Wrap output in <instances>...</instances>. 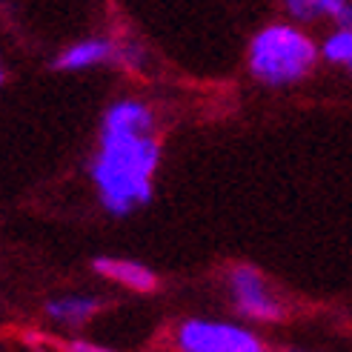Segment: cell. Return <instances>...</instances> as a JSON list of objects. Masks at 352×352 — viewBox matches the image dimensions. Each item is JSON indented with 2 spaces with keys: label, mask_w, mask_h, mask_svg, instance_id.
I'll list each match as a JSON object with an SVG mask.
<instances>
[{
  "label": "cell",
  "mask_w": 352,
  "mask_h": 352,
  "mask_svg": "<svg viewBox=\"0 0 352 352\" xmlns=\"http://www.w3.org/2000/svg\"><path fill=\"white\" fill-rule=\"evenodd\" d=\"M63 352H115V349L100 346V344H89V341H66Z\"/></svg>",
  "instance_id": "11"
},
{
  "label": "cell",
  "mask_w": 352,
  "mask_h": 352,
  "mask_svg": "<svg viewBox=\"0 0 352 352\" xmlns=\"http://www.w3.org/2000/svg\"><path fill=\"white\" fill-rule=\"evenodd\" d=\"M98 309H100V301L92 295H63V298H55V301L46 304V315L63 327H80L89 321Z\"/></svg>",
  "instance_id": "7"
},
{
  "label": "cell",
  "mask_w": 352,
  "mask_h": 352,
  "mask_svg": "<svg viewBox=\"0 0 352 352\" xmlns=\"http://www.w3.org/2000/svg\"><path fill=\"white\" fill-rule=\"evenodd\" d=\"M246 60L255 80L267 86H289L312 75L318 63V46L292 23H270L252 38Z\"/></svg>",
  "instance_id": "2"
},
{
  "label": "cell",
  "mask_w": 352,
  "mask_h": 352,
  "mask_svg": "<svg viewBox=\"0 0 352 352\" xmlns=\"http://www.w3.org/2000/svg\"><path fill=\"white\" fill-rule=\"evenodd\" d=\"M115 55V43L107 38H86L78 41L72 46H66L60 55L55 58V66L60 72H83V69H92L107 63Z\"/></svg>",
  "instance_id": "6"
},
{
  "label": "cell",
  "mask_w": 352,
  "mask_h": 352,
  "mask_svg": "<svg viewBox=\"0 0 352 352\" xmlns=\"http://www.w3.org/2000/svg\"><path fill=\"white\" fill-rule=\"evenodd\" d=\"M178 349L181 352H267L255 332L221 324V321H184L178 329Z\"/></svg>",
  "instance_id": "3"
},
{
  "label": "cell",
  "mask_w": 352,
  "mask_h": 352,
  "mask_svg": "<svg viewBox=\"0 0 352 352\" xmlns=\"http://www.w3.org/2000/svg\"><path fill=\"white\" fill-rule=\"evenodd\" d=\"M0 83H3V69H0Z\"/></svg>",
  "instance_id": "12"
},
{
  "label": "cell",
  "mask_w": 352,
  "mask_h": 352,
  "mask_svg": "<svg viewBox=\"0 0 352 352\" xmlns=\"http://www.w3.org/2000/svg\"><path fill=\"white\" fill-rule=\"evenodd\" d=\"M230 289L235 298V307L241 315L255 321H280L284 318V307L270 295V287L263 275L250 267V263H238L230 270Z\"/></svg>",
  "instance_id": "4"
},
{
  "label": "cell",
  "mask_w": 352,
  "mask_h": 352,
  "mask_svg": "<svg viewBox=\"0 0 352 352\" xmlns=\"http://www.w3.org/2000/svg\"><path fill=\"white\" fill-rule=\"evenodd\" d=\"M315 3L321 17H329L338 26H349V0H315Z\"/></svg>",
  "instance_id": "10"
},
{
  "label": "cell",
  "mask_w": 352,
  "mask_h": 352,
  "mask_svg": "<svg viewBox=\"0 0 352 352\" xmlns=\"http://www.w3.org/2000/svg\"><path fill=\"white\" fill-rule=\"evenodd\" d=\"M284 9L289 12L292 21L298 23H312V21H318V3L315 0H284Z\"/></svg>",
  "instance_id": "9"
},
{
  "label": "cell",
  "mask_w": 352,
  "mask_h": 352,
  "mask_svg": "<svg viewBox=\"0 0 352 352\" xmlns=\"http://www.w3.org/2000/svg\"><path fill=\"white\" fill-rule=\"evenodd\" d=\"M92 270L103 278L115 280V284L126 287L132 292H152L157 287V278L149 267L138 261H126V258H95L92 261Z\"/></svg>",
  "instance_id": "5"
},
{
  "label": "cell",
  "mask_w": 352,
  "mask_h": 352,
  "mask_svg": "<svg viewBox=\"0 0 352 352\" xmlns=\"http://www.w3.org/2000/svg\"><path fill=\"white\" fill-rule=\"evenodd\" d=\"M161 164V140L155 135V112L138 98H120L103 115L100 140L89 175L100 204L112 215H129L146 206L155 192Z\"/></svg>",
  "instance_id": "1"
},
{
  "label": "cell",
  "mask_w": 352,
  "mask_h": 352,
  "mask_svg": "<svg viewBox=\"0 0 352 352\" xmlns=\"http://www.w3.org/2000/svg\"><path fill=\"white\" fill-rule=\"evenodd\" d=\"M318 55H324L332 66H349L352 60V32L349 26H338L336 32L324 41V46L318 49Z\"/></svg>",
  "instance_id": "8"
}]
</instances>
